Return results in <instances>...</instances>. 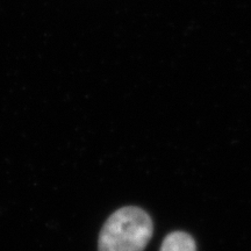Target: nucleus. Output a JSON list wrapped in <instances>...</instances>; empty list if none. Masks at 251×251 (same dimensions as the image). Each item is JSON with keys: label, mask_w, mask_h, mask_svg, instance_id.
<instances>
[{"label": "nucleus", "mask_w": 251, "mask_h": 251, "mask_svg": "<svg viewBox=\"0 0 251 251\" xmlns=\"http://www.w3.org/2000/svg\"><path fill=\"white\" fill-rule=\"evenodd\" d=\"M152 233L153 224L148 213L139 207H122L103 225L98 251H143Z\"/></svg>", "instance_id": "obj_1"}, {"label": "nucleus", "mask_w": 251, "mask_h": 251, "mask_svg": "<svg viewBox=\"0 0 251 251\" xmlns=\"http://www.w3.org/2000/svg\"><path fill=\"white\" fill-rule=\"evenodd\" d=\"M161 251H197L193 237L184 231H174L163 241Z\"/></svg>", "instance_id": "obj_2"}]
</instances>
